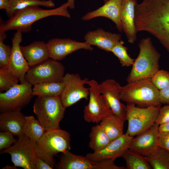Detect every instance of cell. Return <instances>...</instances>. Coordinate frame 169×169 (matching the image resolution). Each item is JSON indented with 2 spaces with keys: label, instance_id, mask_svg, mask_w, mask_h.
I'll return each mask as SVG.
<instances>
[{
  "label": "cell",
  "instance_id": "cell-24",
  "mask_svg": "<svg viewBox=\"0 0 169 169\" xmlns=\"http://www.w3.org/2000/svg\"><path fill=\"white\" fill-rule=\"evenodd\" d=\"M125 121L112 113L104 118L100 123L112 141L123 134Z\"/></svg>",
  "mask_w": 169,
  "mask_h": 169
},
{
  "label": "cell",
  "instance_id": "cell-10",
  "mask_svg": "<svg viewBox=\"0 0 169 169\" xmlns=\"http://www.w3.org/2000/svg\"><path fill=\"white\" fill-rule=\"evenodd\" d=\"M32 85L25 80L5 92L0 93L1 112L21 111L30 102L33 96Z\"/></svg>",
  "mask_w": 169,
  "mask_h": 169
},
{
  "label": "cell",
  "instance_id": "cell-7",
  "mask_svg": "<svg viewBox=\"0 0 169 169\" xmlns=\"http://www.w3.org/2000/svg\"><path fill=\"white\" fill-rule=\"evenodd\" d=\"M126 118L128 122L126 134L134 136L151 127L155 122L160 106L142 108L133 104L126 105Z\"/></svg>",
  "mask_w": 169,
  "mask_h": 169
},
{
  "label": "cell",
  "instance_id": "cell-37",
  "mask_svg": "<svg viewBox=\"0 0 169 169\" xmlns=\"http://www.w3.org/2000/svg\"><path fill=\"white\" fill-rule=\"evenodd\" d=\"M158 145L160 147L169 151V131L159 133Z\"/></svg>",
  "mask_w": 169,
  "mask_h": 169
},
{
  "label": "cell",
  "instance_id": "cell-1",
  "mask_svg": "<svg viewBox=\"0 0 169 169\" xmlns=\"http://www.w3.org/2000/svg\"><path fill=\"white\" fill-rule=\"evenodd\" d=\"M137 32L153 36L169 53V0H143L135 8Z\"/></svg>",
  "mask_w": 169,
  "mask_h": 169
},
{
  "label": "cell",
  "instance_id": "cell-13",
  "mask_svg": "<svg viewBox=\"0 0 169 169\" xmlns=\"http://www.w3.org/2000/svg\"><path fill=\"white\" fill-rule=\"evenodd\" d=\"M88 80L87 78L82 79L77 73H67L65 74L63 80L64 86L60 98L65 108L72 106L83 99L88 100L89 88L84 85Z\"/></svg>",
  "mask_w": 169,
  "mask_h": 169
},
{
  "label": "cell",
  "instance_id": "cell-38",
  "mask_svg": "<svg viewBox=\"0 0 169 169\" xmlns=\"http://www.w3.org/2000/svg\"><path fill=\"white\" fill-rule=\"evenodd\" d=\"M159 99L161 104H169V84L159 90Z\"/></svg>",
  "mask_w": 169,
  "mask_h": 169
},
{
  "label": "cell",
  "instance_id": "cell-2",
  "mask_svg": "<svg viewBox=\"0 0 169 169\" xmlns=\"http://www.w3.org/2000/svg\"><path fill=\"white\" fill-rule=\"evenodd\" d=\"M67 2L53 9H44L38 6H31L16 11L13 15L5 22L0 18V27L5 32L16 30L21 33H27L31 30L35 22L47 17L59 15L70 18Z\"/></svg>",
  "mask_w": 169,
  "mask_h": 169
},
{
  "label": "cell",
  "instance_id": "cell-5",
  "mask_svg": "<svg viewBox=\"0 0 169 169\" xmlns=\"http://www.w3.org/2000/svg\"><path fill=\"white\" fill-rule=\"evenodd\" d=\"M35 147L37 156L53 168L54 157L59 153L70 150V135L60 128L46 131L35 143Z\"/></svg>",
  "mask_w": 169,
  "mask_h": 169
},
{
  "label": "cell",
  "instance_id": "cell-41",
  "mask_svg": "<svg viewBox=\"0 0 169 169\" xmlns=\"http://www.w3.org/2000/svg\"><path fill=\"white\" fill-rule=\"evenodd\" d=\"M10 0H0V9L6 10L8 8Z\"/></svg>",
  "mask_w": 169,
  "mask_h": 169
},
{
  "label": "cell",
  "instance_id": "cell-17",
  "mask_svg": "<svg viewBox=\"0 0 169 169\" xmlns=\"http://www.w3.org/2000/svg\"><path fill=\"white\" fill-rule=\"evenodd\" d=\"M22 41V33L17 31L12 39V52L6 68L21 83L25 80L26 74L30 68L21 50L20 45Z\"/></svg>",
  "mask_w": 169,
  "mask_h": 169
},
{
  "label": "cell",
  "instance_id": "cell-15",
  "mask_svg": "<svg viewBox=\"0 0 169 169\" xmlns=\"http://www.w3.org/2000/svg\"><path fill=\"white\" fill-rule=\"evenodd\" d=\"M49 58L56 60H61L67 55L81 49L91 51V45L85 42H80L70 38H54L46 43Z\"/></svg>",
  "mask_w": 169,
  "mask_h": 169
},
{
  "label": "cell",
  "instance_id": "cell-32",
  "mask_svg": "<svg viewBox=\"0 0 169 169\" xmlns=\"http://www.w3.org/2000/svg\"><path fill=\"white\" fill-rule=\"evenodd\" d=\"M18 79L7 68L0 69V92L6 91L18 84Z\"/></svg>",
  "mask_w": 169,
  "mask_h": 169
},
{
  "label": "cell",
  "instance_id": "cell-23",
  "mask_svg": "<svg viewBox=\"0 0 169 169\" xmlns=\"http://www.w3.org/2000/svg\"><path fill=\"white\" fill-rule=\"evenodd\" d=\"M20 49L30 67L49 58L47 44L43 41H35L26 46H20Z\"/></svg>",
  "mask_w": 169,
  "mask_h": 169
},
{
  "label": "cell",
  "instance_id": "cell-40",
  "mask_svg": "<svg viewBox=\"0 0 169 169\" xmlns=\"http://www.w3.org/2000/svg\"><path fill=\"white\" fill-rule=\"evenodd\" d=\"M159 133L169 131V121L159 125Z\"/></svg>",
  "mask_w": 169,
  "mask_h": 169
},
{
  "label": "cell",
  "instance_id": "cell-9",
  "mask_svg": "<svg viewBox=\"0 0 169 169\" xmlns=\"http://www.w3.org/2000/svg\"><path fill=\"white\" fill-rule=\"evenodd\" d=\"M7 153L16 167L24 169H36L37 157L35 143L24 135L18 137L15 143L8 148L1 151L0 154Z\"/></svg>",
  "mask_w": 169,
  "mask_h": 169
},
{
  "label": "cell",
  "instance_id": "cell-43",
  "mask_svg": "<svg viewBox=\"0 0 169 169\" xmlns=\"http://www.w3.org/2000/svg\"><path fill=\"white\" fill-rule=\"evenodd\" d=\"M2 169H16L17 168H16V167L15 166H11L9 165H6L5 167H3V168H2Z\"/></svg>",
  "mask_w": 169,
  "mask_h": 169
},
{
  "label": "cell",
  "instance_id": "cell-33",
  "mask_svg": "<svg viewBox=\"0 0 169 169\" xmlns=\"http://www.w3.org/2000/svg\"><path fill=\"white\" fill-rule=\"evenodd\" d=\"M153 85L159 90L169 84V72L165 70H158L151 78Z\"/></svg>",
  "mask_w": 169,
  "mask_h": 169
},
{
  "label": "cell",
  "instance_id": "cell-20",
  "mask_svg": "<svg viewBox=\"0 0 169 169\" xmlns=\"http://www.w3.org/2000/svg\"><path fill=\"white\" fill-rule=\"evenodd\" d=\"M121 35L118 33L106 31L102 28L89 31L84 35L85 42L91 45L107 52H111L113 47L121 40Z\"/></svg>",
  "mask_w": 169,
  "mask_h": 169
},
{
  "label": "cell",
  "instance_id": "cell-18",
  "mask_svg": "<svg viewBox=\"0 0 169 169\" xmlns=\"http://www.w3.org/2000/svg\"><path fill=\"white\" fill-rule=\"evenodd\" d=\"M134 137L126 134L112 141L105 148L100 151L88 153L85 156L92 161H100L113 159L122 157L125 151L128 149Z\"/></svg>",
  "mask_w": 169,
  "mask_h": 169
},
{
  "label": "cell",
  "instance_id": "cell-27",
  "mask_svg": "<svg viewBox=\"0 0 169 169\" xmlns=\"http://www.w3.org/2000/svg\"><path fill=\"white\" fill-rule=\"evenodd\" d=\"M23 132L34 143L43 136L46 130L40 123L33 116H26L23 128Z\"/></svg>",
  "mask_w": 169,
  "mask_h": 169
},
{
  "label": "cell",
  "instance_id": "cell-35",
  "mask_svg": "<svg viewBox=\"0 0 169 169\" xmlns=\"http://www.w3.org/2000/svg\"><path fill=\"white\" fill-rule=\"evenodd\" d=\"M11 133L5 131L0 132V150L8 148L13 145L17 139Z\"/></svg>",
  "mask_w": 169,
  "mask_h": 169
},
{
  "label": "cell",
  "instance_id": "cell-4",
  "mask_svg": "<svg viewBox=\"0 0 169 169\" xmlns=\"http://www.w3.org/2000/svg\"><path fill=\"white\" fill-rule=\"evenodd\" d=\"M159 91L150 78L142 79L122 86L120 98L127 104H133L139 107L160 106L161 104Z\"/></svg>",
  "mask_w": 169,
  "mask_h": 169
},
{
  "label": "cell",
  "instance_id": "cell-8",
  "mask_svg": "<svg viewBox=\"0 0 169 169\" xmlns=\"http://www.w3.org/2000/svg\"><path fill=\"white\" fill-rule=\"evenodd\" d=\"M65 67L61 63L49 58L30 67L25 76V80L32 85L49 82H63Z\"/></svg>",
  "mask_w": 169,
  "mask_h": 169
},
{
  "label": "cell",
  "instance_id": "cell-14",
  "mask_svg": "<svg viewBox=\"0 0 169 169\" xmlns=\"http://www.w3.org/2000/svg\"><path fill=\"white\" fill-rule=\"evenodd\" d=\"M122 86L115 80L109 79L99 84V89L113 113L125 121L126 118V106L120 101Z\"/></svg>",
  "mask_w": 169,
  "mask_h": 169
},
{
  "label": "cell",
  "instance_id": "cell-44",
  "mask_svg": "<svg viewBox=\"0 0 169 169\" xmlns=\"http://www.w3.org/2000/svg\"><path fill=\"white\" fill-rule=\"evenodd\" d=\"M109 0H104V3H106V2H107V1H108Z\"/></svg>",
  "mask_w": 169,
  "mask_h": 169
},
{
  "label": "cell",
  "instance_id": "cell-22",
  "mask_svg": "<svg viewBox=\"0 0 169 169\" xmlns=\"http://www.w3.org/2000/svg\"><path fill=\"white\" fill-rule=\"evenodd\" d=\"M25 117L19 110L1 112L0 130L8 132L18 137L24 135L23 128Z\"/></svg>",
  "mask_w": 169,
  "mask_h": 169
},
{
  "label": "cell",
  "instance_id": "cell-36",
  "mask_svg": "<svg viewBox=\"0 0 169 169\" xmlns=\"http://www.w3.org/2000/svg\"><path fill=\"white\" fill-rule=\"evenodd\" d=\"M169 121V105L160 107L156 121L158 125Z\"/></svg>",
  "mask_w": 169,
  "mask_h": 169
},
{
  "label": "cell",
  "instance_id": "cell-19",
  "mask_svg": "<svg viewBox=\"0 0 169 169\" xmlns=\"http://www.w3.org/2000/svg\"><path fill=\"white\" fill-rule=\"evenodd\" d=\"M122 0H109L97 9L89 12L81 18L83 20H90L98 17H106L115 24L120 32L122 31L121 22V11Z\"/></svg>",
  "mask_w": 169,
  "mask_h": 169
},
{
  "label": "cell",
  "instance_id": "cell-16",
  "mask_svg": "<svg viewBox=\"0 0 169 169\" xmlns=\"http://www.w3.org/2000/svg\"><path fill=\"white\" fill-rule=\"evenodd\" d=\"M159 125L155 123L151 127L134 138L128 149L145 156L159 147Z\"/></svg>",
  "mask_w": 169,
  "mask_h": 169
},
{
  "label": "cell",
  "instance_id": "cell-12",
  "mask_svg": "<svg viewBox=\"0 0 169 169\" xmlns=\"http://www.w3.org/2000/svg\"><path fill=\"white\" fill-rule=\"evenodd\" d=\"M115 160L92 161L86 156L73 154L67 150L62 153L56 167L59 169H126L114 164Z\"/></svg>",
  "mask_w": 169,
  "mask_h": 169
},
{
  "label": "cell",
  "instance_id": "cell-6",
  "mask_svg": "<svg viewBox=\"0 0 169 169\" xmlns=\"http://www.w3.org/2000/svg\"><path fill=\"white\" fill-rule=\"evenodd\" d=\"M66 108L60 96L37 97L33 106L37 120L46 131L60 128Z\"/></svg>",
  "mask_w": 169,
  "mask_h": 169
},
{
  "label": "cell",
  "instance_id": "cell-25",
  "mask_svg": "<svg viewBox=\"0 0 169 169\" xmlns=\"http://www.w3.org/2000/svg\"><path fill=\"white\" fill-rule=\"evenodd\" d=\"M64 84L63 82H49L38 83L33 85V95L37 97L60 96Z\"/></svg>",
  "mask_w": 169,
  "mask_h": 169
},
{
  "label": "cell",
  "instance_id": "cell-29",
  "mask_svg": "<svg viewBox=\"0 0 169 169\" xmlns=\"http://www.w3.org/2000/svg\"><path fill=\"white\" fill-rule=\"evenodd\" d=\"M152 168L169 169V151L159 146L145 156Z\"/></svg>",
  "mask_w": 169,
  "mask_h": 169
},
{
  "label": "cell",
  "instance_id": "cell-26",
  "mask_svg": "<svg viewBox=\"0 0 169 169\" xmlns=\"http://www.w3.org/2000/svg\"><path fill=\"white\" fill-rule=\"evenodd\" d=\"M89 137V147L94 151L103 149L111 141L100 124L92 127Z\"/></svg>",
  "mask_w": 169,
  "mask_h": 169
},
{
  "label": "cell",
  "instance_id": "cell-3",
  "mask_svg": "<svg viewBox=\"0 0 169 169\" xmlns=\"http://www.w3.org/2000/svg\"><path fill=\"white\" fill-rule=\"evenodd\" d=\"M139 52L135 59L129 74L126 79L130 83L142 79L151 78L159 69L160 53L147 37L142 39L138 44Z\"/></svg>",
  "mask_w": 169,
  "mask_h": 169
},
{
  "label": "cell",
  "instance_id": "cell-21",
  "mask_svg": "<svg viewBox=\"0 0 169 169\" xmlns=\"http://www.w3.org/2000/svg\"><path fill=\"white\" fill-rule=\"evenodd\" d=\"M137 0H122L121 11V22L122 31L128 42L133 44L137 39L135 23V8Z\"/></svg>",
  "mask_w": 169,
  "mask_h": 169
},
{
  "label": "cell",
  "instance_id": "cell-39",
  "mask_svg": "<svg viewBox=\"0 0 169 169\" xmlns=\"http://www.w3.org/2000/svg\"><path fill=\"white\" fill-rule=\"evenodd\" d=\"M36 169H52L53 168L43 159L37 156L36 161Z\"/></svg>",
  "mask_w": 169,
  "mask_h": 169
},
{
  "label": "cell",
  "instance_id": "cell-30",
  "mask_svg": "<svg viewBox=\"0 0 169 169\" xmlns=\"http://www.w3.org/2000/svg\"><path fill=\"white\" fill-rule=\"evenodd\" d=\"M126 163V169H151L152 167L146 157L128 149L122 156Z\"/></svg>",
  "mask_w": 169,
  "mask_h": 169
},
{
  "label": "cell",
  "instance_id": "cell-31",
  "mask_svg": "<svg viewBox=\"0 0 169 169\" xmlns=\"http://www.w3.org/2000/svg\"><path fill=\"white\" fill-rule=\"evenodd\" d=\"M124 44V42L120 40L113 47L111 52L118 58L122 66L128 67L132 65L135 59L129 55L128 48Z\"/></svg>",
  "mask_w": 169,
  "mask_h": 169
},
{
  "label": "cell",
  "instance_id": "cell-34",
  "mask_svg": "<svg viewBox=\"0 0 169 169\" xmlns=\"http://www.w3.org/2000/svg\"><path fill=\"white\" fill-rule=\"evenodd\" d=\"M0 38V69L6 68L12 52V46L4 43Z\"/></svg>",
  "mask_w": 169,
  "mask_h": 169
},
{
  "label": "cell",
  "instance_id": "cell-11",
  "mask_svg": "<svg viewBox=\"0 0 169 169\" xmlns=\"http://www.w3.org/2000/svg\"><path fill=\"white\" fill-rule=\"evenodd\" d=\"M89 100L85 106L84 118L89 123L100 122L109 115L113 113L104 97L100 93L98 83L94 79L88 80Z\"/></svg>",
  "mask_w": 169,
  "mask_h": 169
},
{
  "label": "cell",
  "instance_id": "cell-42",
  "mask_svg": "<svg viewBox=\"0 0 169 169\" xmlns=\"http://www.w3.org/2000/svg\"><path fill=\"white\" fill-rule=\"evenodd\" d=\"M67 3L69 5V8L70 9H73L74 8V0H68Z\"/></svg>",
  "mask_w": 169,
  "mask_h": 169
},
{
  "label": "cell",
  "instance_id": "cell-28",
  "mask_svg": "<svg viewBox=\"0 0 169 169\" xmlns=\"http://www.w3.org/2000/svg\"><path fill=\"white\" fill-rule=\"evenodd\" d=\"M54 3L51 0H10L8 8L5 10L9 18L14 12L31 6H42L52 8L54 6Z\"/></svg>",
  "mask_w": 169,
  "mask_h": 169
}]
</instances>
